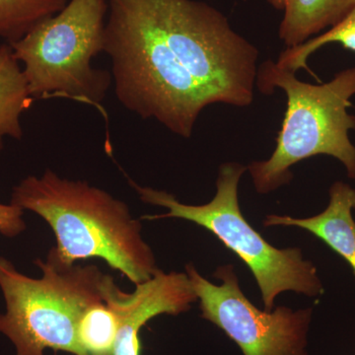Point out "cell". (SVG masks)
I'll list each match as a JSON object with an SVG mask.
<instances>
[{"label":"cell","instance_id":"obj_3","mask_svg":"<svg viewBox=\"0 0 355 355\" xmlns=\"http://www.w3.org/2000/svg\"><path fill=\"white\" fill-rule=\"evenodd\" d=\"M256 86L265 95L282 89L287 97L286 116L272 156L248 166L259 193L288 184L293 179L292 166L316 155L338 159L347 176L355 180V146L349 139L355 116L349 113L355 95V65L338 72L329 83L310 84L268 60L258 69Z\"/></svg>","mask_w":355,"mask_h":355},{"label":"cell","instance_id":"obj_1","mask_svg":"<svg viewBox=\"0 0 355 355\" xmlns=\"http://www.w3.org/2000/svg\"><path fill=\"white\" fill-rule=\"evenodd\" d=\"M104 53L125 108L190 139L203 110L254 102L259 51L197 0H109Z\"/></svg>","mask_w":355,"mask_h":355},{"label":"cell","instance_id":"obj_10","mask_svg":"<svg viewBox=\"0 0 355 355\" xmlns=\"http://www.w3.org/2000/svg\"><path fill=\"white\" fill-rule=\"evenodd\" d=\"M355 8V0H286L279 39L286 49L340 24Z\"/></svg>","mask_w":355,"mask_h":355},{"label":"cell","instance_id":"obj_6","mask_svg":"<svg viewBox=\"0 0 355 355\" xmlns=\"http://www.w3.org/2000/svg\"><path fill=\"white\" fill-rule=\"evenodd\" d=\"M107 14V0H69L60 12L11 44L14 55L24 64L34 99L67 98L107 116L103 101L113 77L91 65L104 51Z\"/></svg>","mask_w":355,"mask_h":355},{"label":"cell","instance_id":"obj_12","mask_svg":"<svg viewBox=\"0 0 355 355\" xmlns=\"http://www.w3.org/2000/svg\"><path fill=\"white\" fill-rule=\"evenodd\" d=\"M69 0H0V38L13 44L60 12Z\"/></svg>","mask_w":355,"mask_h":355},{"label":"cell","instance_id":"obj_9","mask_svg":"<svg viewBox=\"0 0 355 355\" xmlns=\"http://www.w3.org/2000/svg\"><path fill=\"white\" fill-rule=\"evenodd\" d=\"M330 202L321 214L308 218L291 216H266L263 225L295 226L309 231L326 243L333 251L349 263L355 275V189L350 184L338 181L331 184Z\"/></svg>","mask_w":355,"mask_h":355},{"label":"cell","instance_id":"obj_14","mask_svg":"<svg viewBox=\"0 0 355 355\" xmlns=\"http://www.w3.org/2000/svg\"><path fill=\"white\" fill-rule=\"evenodd\" d=\"M23 214L24 210L17 205L0 203V234L7 238L21 234L26 229Z\"/></svg>","mask_w":355,"mask_h":355},{"label":"cell","instance_id":"obj_15","mask_svg":"<svg viewBox=\"0 0 355 355\" xmlns=\"http://www.w3.org/2000/svg\"><path fill=\"white\" fill-rule=\"evenodd\" d=\"M266 2L270 3L273 8L277 9V10H284L286 0H266Z\"/></svg>","mask_w":355,"mask_h":355},{"label":"cell","instance_id":"obj_13","mask_svg":"<svg viewBox=\"0 0 355 355\" xmlns=\"http://www.w3.org/2000/svg\"><path fill=\"white\" fill-rule=\"evenodd\" d=\"M333 43L342 44L345 50L355 51V8L340 24L315 38L308 40L300 46L288 48L282 51L277 64L280 69L289 70L294 73L297 70L305 69L313 74L308 67V58L319 49Z\"/></svg>","mask_w":355,"mask_h":355},{"label":"cell","instance_id":"obj_8","mask_svg":"<svg viewBox=\"0 0 355 355\" xmlns=\"http://www.w3.org/2000/svg\"><path fill=\"white\" fill-rule=\"evenodd\" d=\"M103 298L118 318V335L112 355H141L139 334L159 315L177 316L198 300L188 275L159 270L150 279L135 286L132 293L121 291L113 277H102Z\"/></svg>","mask_w":355,"mask_h":355},{"label":"cell","instance_id":"obj_2","mask_svg":"<svg viewBox=\"0 0 355 355\" xmlns=\"http://www.w3.org/2000/svg\"><path fill=\"white\" fill-rule=\"evenodd\" d=\"M11 203L50 225L57 244L49 254L60 263L102 259L135 286L160 270L127 203L88 182L64 179L46 169L43 176L27 177L16 186Z\"/></svg>","mask_w":355,"mask_h":355},{"label":"cell","instance_id":"obj_11","mask_svg":"<svg viewBox=\"0 0 355 355\" xmlns=\"http://www.w3.org/2000/svg\"><path fill=\"white\" fill-rule=\"evenodd\" d=\"M24 71L9 44L0 46V153L6 137L21 139V114L34 102Z\"/></svg>","mask_w":355,"mask_h":355},{"label":"cell","instance_id":"obj_4","mask_svg":"<svg viewBox=\"0 0 355 355\" xmlns=\"http://www.w3.org/2000/svg\"><path fill=\"white\" fill-rule=\"evenodd\" d=\"M43 272L31 279L0 257V288L6 311L0 334L13 343L16 355H44L50 349L83 355L77 328L86 311L103 300L104 272L94 265L67 266L48 254L35 261Z\"/></svg>","mask_w":355,"mask_h":355},{"label":"cell","instance_id":"obj_5","mask_svg":"<svg viewBox=\"0 0 355 355\" xmlns=\"http://www.w3.org/2000/svg\"><path fill=\"white\" fill-rule=\"evenodd\" d=\"M246 166L224 163L219 167L216 195L202 205L180 202L165 191L142 187L128 178V183L142 202L162 207L167 214L144 216L142 220L181 218L193 222L216 235L224 246L237 254L253 273L261 293L265 310L275 309V299L284 291L310 297L322 295L324 287L317 268L304 260L298 248L277 249L250 225L240 209L238 187Z\"/></svg>","mask_w":355,"mask_h":355},{"label":"cell","instance_id":"obj_7","mask_svg":"<svg viewBox=\"0 0 355 355\" xmlns=\"http://www.w3.org/2000/svg\"><path fill=\"white\" fill-rule=\"evenodd\" d=\"M186 273L200 300L203 319L223 331L243 354L308 355L312 308L259 309L243 293L232 265L219 266L214 272L219 286L202 277L191 263L186 266Z\"/></svg>","mask_w":355,"mask_h":355}]
</instances>
